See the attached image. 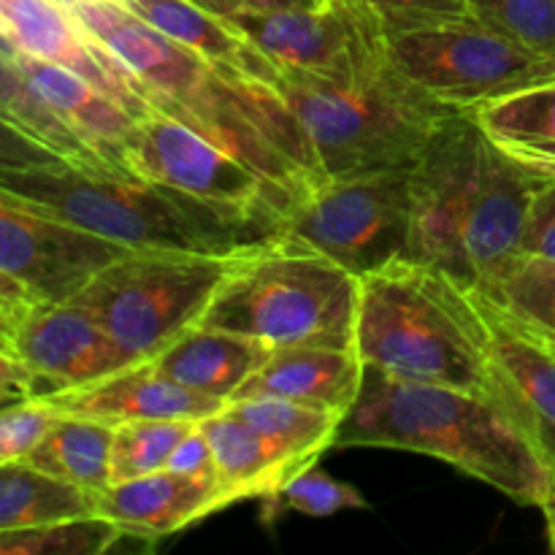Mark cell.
Instances as JSON below:
<instances>
[{"instance_id":"obj_1","label":"cell","mask_w":555,"mask_h":555,"mask_svg":"<svg viewBox=\"0 0 555 555\" xmlns=\"http://www.w3.org/2000/svg\"><path fill=\"white\" fill-rule=\"evenodd\" d=\"M68 9L98 43L139 76L157 112L193 125L293 201L320 182L307 141L280 92L228 79L122 0H79Z\"/></svg>"},{"instance_id":"obj_2","label":"cell","mask_w":555,"mask_h":555,"mask_svg":"<svg viewBox=\"0 0 555 555\" xmlns=\"http://www.w3.org/2000/svg\"><path fill=\"white\" fill-rule=\"evenodd\" d=\"M551 179L504 155L469 112H459L410 168L404 258L437 266L477 291L520 253L531 201Z\"/></svg>"},{"instance_id":"obj_3","label":"cell","mask_w":555,"mask_h":555,"mask_svg":"<svg viewBox=\"0 0 555 555\" xmlns=\"http://www.w3.org/2000/svg\"><path fill=\"white\" fill-rule=\"evenodd\" d=\"M334 448L431 455L526 507H542L553 493L551 461L496 399L448 385L406 383L369 366Z\"/></svg>"},{"instance_id":"obj_4","label":"cell","mask_w":555,"mask_h":555,"mask_svg":"<svg viewBox=\"0 0 555 555\" xmlns=\"http://www.w3.org/2000/svg\"><path fill=\"white\" fill-rule=\"evenodd\" d=\"M0 188L133 253L238 255L282 236V217L211 204L139 173L52 163L0 168Z\"/></svg>"},{"instance_id":"obj_5","label":"cell","mask_w":555,"mask_h":555,"mask_svg":"<svg viewBox=\"0 0 555 555\" xmlns=\"http://www.w3.org/2000/svg\"><path fill=\"white\" fill-rule=\"evenodd\" d=\"M356 350L388 377L488 393V323L475 291L421 260L358 276Z\"/></svg>"},{"instance_id":"obj_6","label":"cell","mask_w":555,"mask_h":555,"mask_svg":"<svg viewBox=\"0 0 555 555\" xmlns=\"http://www.w3.org/2000/svg\"><path fill=\"white\" fill-rule=\"evenodd\" d=\"M276 92L307 141L320 182L412 166L459 114L417 90L393 65L358 81L282 76Z\"/></svg>"},{"instance_id":"obj_7","label":"cell","mask_w":555,"mask_h":555,"mask_svg":"<svg viewBox=\"0 0 555 555\" xmlns=\"http://www.w3.org/2000/svg\"><path fill=\"white\" fill-rule=\"evenodd\" d=\"M358 276L325 255L274 238L236 258L201 325L269 345H356Z\"/></svg>"},{"instance_id":"obj_8","label":"cell","mask_w":555,"mask_h":555,"mask_svg":"<svg viewBox=\"0 0 555 555\" xmlns=\"http://www.w3.org/2000/svg\"><path fill=\"white\" fill-rule=\"evenodd\" d=\"M238 255L128 249L103 266L74 301L90 309L130 366H135L201 325Z\"/></svg>"},{"instance_id":"obj_9","label":"cell","mask_w":555,"mask_h":555,"mask_svg":"<svg viewBox=\"0 0 555 555\" xmlns=\"http://www.w3.org/2000/svg\"><path fill=\"white\" fill-rule=\"evenodd\" d=\"M385 52L406 81L455 112L555 76L553 57L520 47L472 14L385 38Z\"/></svg>"},{"instance_id":"obj_10","label":"cell","mask_w":555,"mask_h":555,"mask_svg":"<svg viewBox=\"0 0 555 555\" xmlns=\"http://www.w3.org/2000/svg\"><path fill=\"white\" fill-rule=\"evenodd\" d=\"M410 168L323 179L293 201L282 236L363 276L406 255L412 222Z\"/></svg>"},{"instance_id":"obj_11","label":"cell","mask_w":555,"mask_h":555,"mask_svg":"<svg viewBox=\"0 0 555 555\" xmlns=\"http://www.w3.org/2000/svg\"><path fill=\"white\" fill-rule=\"evenodd\" d=\"M231 22L291 79L358 81L390 65L383 30L352 0L242 14Z\"/></svg>"},{"instance_id":"obj_12","label":"cell","mask_w":555,"mask_h":555,"mask_svg":"<svg viewBox=\"0 0 555 555\" xmlns=\"http://www.w3.org/2000/svg\"><path fill=\"white\" fill-rule=\"evenodd\" d=\"M125 163L139 177L211 204L285 217L293 198L253 166L215 144L184 119L152 108L125 144Z\"/></svg>"},{"instance_id":"obj_13","label":"cell","mask_w":555,"mask_h":555,"mask_svg":"<svg viewBox=\"0 0 555 555\" xmlns=\"http://www.w3.org/2000/svg\"><path fill=\"white\" fill-rule=\"evenodd\" d=\"M125 253L119 244L54 220L0 188V269L25 282L38 301H68Z\"/></svg>"},{"instance_id":"obj_14","label":"cell","mask_w":555,"mask_h":555,"mask_svg":"<svg viewBox=\"0 0 555 555\" xmlns=\"http://www.w3.org/2000/svg\"><path fill=\"white\" fill-rule=\"evenodd\" d=\"M5 347L30 369L33 399L85 388L130 366L106 328L74 298L33 304Z\"/></svg>"},{"instance_id":"obj_15","label":"cell","mask_w":555,"mask_h":555,"mask_svg":"<svg viewBox=\"0 0 555 555\" xmlns=\"http://www.w3.org/2000/svg\"><path fill=\"white\" fill-rule=\"evenodd\" d=\"M0 43L11 54H27L74 70L139 119L155 108L139 76L98 43L60 0H0Z\"/></svg>"},{"instance_id":"obj_16","label":"cell","mask_w":555,"mask_h":555,"mask_svg":"<svg viewBox=\"0 0 555 555\" xmlns=\"http://www.w3.org/2000/svg\"><path fill=\"white\" fill-rule=\"evenodd\" d=\"M488 323V396L555 461V356L475 291Z\"/></svg>"},{"instance_id":"obj_17","label":"cell","mask_w":555,"mask_h":555,"mask_svg":"<svg viewBox=\"0 0 555 555\" xmlns=\"http://www.w3.org/2000/svg\"><path fill=\"white\" fill-rule=\"evenodd\" d=\"M57 415L92 417V421L122 426L139 421H206L228 404L193 393L173 379L163 377L150 361L103 377L85 388L47 396Z\"/></svg>"},{"instance_id":"obj_18","label":"cell","mask_w":555,"mask_h":555,"mask_svg":"<svg viewBox=\"0 0 555 555\" xmlns=\"http://www.w3.org/2000/svg\"><path fill=\"white\" fill-rule=\"evenodd\" d=\"M225 509L217 480L160 469L112 482L95 496V513L112 520L122 540H166Z\"/></svg>"},{"instance_id":"obj_19","label":"cell","mask_w":555,"mask_h":555,"mask_svg":"<svg viewBox=\"0 0 555 555\" xmlns=\"http://www.w3.org/2000/svg\"><path fill=\"white\" fill-rule=\"evenodd\" d=\"M363 374L366 363L356 345L280 347L271 350L236 399L274 396L347 417L361 396Z\"/></svg>"},{"instance_id":"obj_20","label":"cell","mask_w":555,"mask_h":555,"mask_svg":"<svg viewBox=\"0 0 555 555\" xmlns=\"http://www.w3.org/2000/svg\"><path fill=\"white\" fill-rule=\"evenodd\" d=\"M14 60L22 74H25L27 85L36 90V95L103 163H108L119 173H133L125 163V144H128L139 117L130 108H125L108 92H103L92 81L81 79L74 70L27 57V54H14Z\"/></svg>"},{"instance_id":"obj_21","label":"cell","mask_w":555,"mask_h":555,"mask_svg":"<svg viewBox=\"0 0 555 555\" xmlns=\"http://www.w3.org/2000/svg\"><path fill=\"white\" fill-rule=\"evenodd\" d=\"M125 5L228 79L271 90L280 85V70L242 30L195 0H125Z\"/></svg>"},{"instance_id":"obj_22","label":"cell","mask_w":555,"mask_h":555,"mask_svg":"<svg viewBox=\"0 0 555 555\" xmlns=\"http://www.w3.org/2000/svg\"><path fill=\"white\" fill-rule=\"evenodd\" d=\"M269 356L271 347L263 341L195 325L150 363L182 388L231 404Z\"/></svg>"},{"instance_id":"obj_23","label":"cell","mask_w":555,"mask_h":555,"mask_svg":"<svg viewBox=\"0 0 555 555\" xmlns=\"http://www.w3.org/2000/svg\"><path fill=\"white\" fill-rule=\"evenodd\" d=\"M211 455H215L217 482H220L225 507L247 499H269L291 480L296 472L287 464L274 444L260 437L249 423L233 415L231 410H220L217 415L201 421Z\"/></svg>"},{"instance_id":"obj_24","label":"cell","mask_w":555,"mask_h":555,"mask_svg":"<svg viewBox=\"0 0 555 555\" xmlns=\"http://www.w3.org/2000/svg\"><path fill=\"white\" fill-rule=\"evenodd\" d=\"M469 114L504 155L555 179V76L480 103Z\"/></svg>"},{"instance_id":"obj_25","label":"cell","mask_w":555,"mask_h":555,"mask_svg":"<svg viewBox=\"0 0 555 555\" xmlns=\"http://www.w3.org/2000/svg\"><path fill=\"white\" fill-rule=\"evenodd\" d=\"M114 426L92 417L57 415L27 464L81 491L101 493L112 486Z\"/></svg>"},{"instance_id":"obj_26","label":"cell","mask_w":555,"mask_h":555,"mask_svg":"<svg viewBox=\"0 0 555 555\" xmlns=\"http://www.w3.org/2000/svg\"><path fill=\"white\" fill-rule=\"evenodd\" d=\"M233 415L269 439L276 453L296 469L314 464L320 455L336 444V434L345 417L334 412L314 410L274 396H247L228 404Z\"/></svg>"},{"instance_id":"obj_27","label":"cell","mask_w":555,"mask_h":555,"mask_svg":"<svg viewBox=\"0 0 555 555\" xmlns=\"http://www.w3.org/2000/svg\"><path fill=\"white\" fill-rule=\"evenodd\" d=\"M87 515H98L95 493L57 480L27 461L0 464V531Z\"/></svg>"},{"instance_id":"obj_28","label":"cell","mask_w":555,"mask_h":555,"mask_svg":"<svg viewBox=\"0 0 555 555\" xmlns=\"http://www.w3.org/2000/svg\"><path fill=\"white\" fill-rule=\"evenodd\" d=\"M477 293L520 328L555 336V260L515 255Z\"/></svg>"},{"instance_id":"obj_29","label":"cell","mask_w":555,"mask_h":555,"mask_svg":"<svg viewBox=\"0 0 555 555\" xmlns=\"http://www.w3.org/2000/svg\"><path fill=\"white\" fill-rule=\"evenodd\" d=\"M0 117L14 122L16 128L27 130L43 141L47 146L57 150L60 155L68 157L70 163H81V166L95 168H112L103 163L41 98L36 95L30 85H27L25 74L20 70L16 60L11 54L0 52ZM114 171V168H112ZM119 173V171H117Z\"/></svg>"},{"instance_id":"obj_30","label":"cell","mask_w":555,"mask_h":555,"mask_svg":"<svg viewBox=\"0 0 555 555\" xmlns=\"http://www.w3.org/2000/svg\"><path fill=\"white\" fill-rule=\"evenodd\" d=\"M122 540L103 515L0 531V555H101Z\"/></svg>"},{"instance_id":"obj_31","label":"cell","mask_w":555,"mask_h":555,"mask_svg":"<svg viewBox=\"0 0 555 555\" xmlns=\"http://www.w3.org/2000/svg\"><path fill=\"white\" fill-rule=\"evenodd\" d=\"M198 426L195 421H139L114 426L112 482L166 469L177 444Z\"/></svg>"},{"instance_id":"obj_32","label":"cell","mask_w":555,"mask_h":555,"mask_svg":"<svg viewBox=\"0 0 555 555\" xmlns=\"http://www.w3.org/2000/svg\"><path fill=\"white\" fill-rule=\"evenodd\" d=\"M263 502L269 513L291 509V513L309 515V518H331L345 509L366 507V499L356 486H347V482L331 477L328 472L320 469L318 461L296 472L274 496L263 499Z\"/></svg>"},{"instance_id":"obj_33","label":"cell","mask_w":555,"mask_h":555,"mask_svg":"<svg viewBox=\"0 0 555 555\" xmlns=\"http://www.w3.org/2000/svg\"><path fill=\"white\" fill-rule=\"evenodd\" d=\"M472 16L555 60V0H469Z\"/></svg>"},{"instance_id":"obj_34","label":"cell","mask_w":555,"mask_h":555,"mask_svg":"<svg viewBox=\"0 0 555 555\" xmlns=\"http://www.w3.org/2000/svg\"><path fill=\"white\" fill-rule=\"evenodd\" d=\"M361 5L385 38L423 30L469 16V0H352Z\"/></svg>"},{"instance_id":"obj_35","label":"cell","mask_w":555,"mask_h":555,"mask_svg":"<svg viewBox=\"0 0 555 555\" xmlns=\"http://www.w3.org/2000/svg\"><path fill=\"white\" fill-rule=\"evenodd\" d=\"M54 421H57V412L41 399L0 406V464L25 461Z\"/></svg>"},{"instance_id":"obj_36","label":"cell","mask_w":555,"mask_h":555,"mask_svg":"<svg viewBox=\"0 0 555 555\" xmlns=\"http://www.w3.org/2000/svg\"><path fill=\"white\" fill-rule=\"evenodd\" d=\"M518 255L555 260V179L542 184L531 201Z\"/></svg>"},{"instance_id":"obj_37","label":"cell","mask_w":555,"mask_h":555,"mask_svg":"<svg viewBox=\"0 0 555 555\" xmlns=\"http://www.w3.org/2000/svg\"><path fill=\"white\" fill-rule=\"evenodd\" d=\"M63 160H68V157H63L57 150L38 141L36 135L0 117V168L52 166V163Z\"/></svg>"},{"instance_id":"obj_38","label":"cell","mask_w":555,"mask_h":555,"mask_svg":"<svg viewBox=\"0 0 555 555\" xmlns=\"http://www.w3.org/2000/svg\"><path fill=\"white\" fill-rule=\"evenodd\" d=\"M166 469L179 472V475H190V477H206V480H217V469H215V455H211L209 439H206L204 428L198 426L177 444V450L168 459ZM220 486V482H217Z\"/></svg>"},{"instance_id":"obj_39","label":"cell","mask_w":555,"mask_h":555,"mask_svg":"<svg viewBox=\"0 0 555 555\" xmlns=\"http://www.w3.org/2000/svg\"><path fill=\"white\" fill-rule=\"evenodd\" d=\"M33 304H38L36 293L14 274L0 269V341L3 345Z\"/></svg>"},{"instance_id":"obj_40","label":"cell","mask_w":555,"mask_h":555,"mask_svg":"<svg viewBox=\"0 0 555 555\" xmlns=\"http://www.w3.org/2000/svg\"><path fill=\"white\" fill-rule=\"evenodd\" d=\"M33 399V374L9 347L0 341V401Z\"/></svg>"},{"instance_id":"obj_41","label":"cell","mask_w":555,"mask_h":555,"mask_svg":"<svg viewBox=\"0 0 555 555\" xmlns=\"http://www.w3.org/2000/svg\"><path fill=\"white\" fill-rule=\"evenodd\" d=\"M204 9L215 11L222 20H233L242 14H263V11H280V9H307V5H318L323 0H195Z\"/></svg>"},{"instance_id":"obj_42","label":"cell","mask_w":555,"mask_h":555,"mask_svg":"<svg viewBox=\"0 0 555 555\" xmlns=\"http://www.w3.org/2000/svg\"><path fill=\"white\" fill-rule=\"evenodd\" d=\"M542 515H545V531H547V545L555 553V491L551 493L545 504H542Z\"/></svg>"},{"instance_id":"obj_43","label":"cell","mask_w":555,"mask_h":555,"mask_svg":"<svg viewBox=\"0 0 555 555\" xmlns=\"http://www.w3.org/2000/svg\"><path fill=\"white\" fill-rule=\"evenodd\" d=\"M507 320H509V318H507ZM518 328H520V325H518ZM524 331H526V328H524ZM526 334H531V331H526ZM531 336H534V339H540L542 345H545L547 350H551L553 356H555V336H540V334H531Z\"/></svg>"},{"instance_id":"obj_44","label":"cell","mask_w":555,"mask_h":555,"mask_svg":"<svg viewBox=\"0 0 555 555\" xmlns=\"http://www.w3.org/2000/svg\"><path fill=\"white\" fill-rule=\"evenodd\" d=\"M60 3H63V5H74V3H79V0H60Z\"/></svg>"},{"instance_id":"obj_45","label":"cell","mask_w":555,"mask_h":555,"mask_svg":"<svg viewBox=\"0 0 555 555\" xmlns=\"http://www.w3.org/2000/svg\"><path fill=\"white\" fill-rule=\"evenodd\" d=\"M551 469H553V491H555V461L551 464Z\"/></svg>"},{"instance_id":"obj_46","label":"cell","mask_w":555,"mask_h":555,"mask_svg":"<svg viewBox=\"0 0 555 555\" xmlns=\"http://www.w3.org/2000/svg\"><path fill=\"white\" fill-rule=\"evenodd\" d=\"M9 404H14V401H0V406H9Z\"/></svg>"},{"instance_id":"obj_47","label":"cell","mask_w":555,"mask_h":555,"mask_svg":"<svg viewBox=\"0 0 555 555\" xmlns=\"http://www.w3.org/2000/svg\"><path fill=\"white\" fill-rule=\"evenodd\" d=\"M122 3H125V0H122Z\"/></svg>"}]
</instances>
